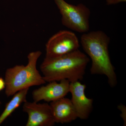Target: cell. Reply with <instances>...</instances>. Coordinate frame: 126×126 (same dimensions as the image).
<instances>
[{
  "instance_id": "obj_12",
  "label": "cell",
  "mask_w": 126,
  "mask_h": 126,
  "mask_svg": "<svg viewBox=\"0 0 126 126\" xmlns=\"http://www.w3.org/2000/svg\"><path fill=\"white\" fill-rule=\"evenodd\" d=\"M126 0H107V5H115L121 2H126Z\"/></svg>"
},
{
  "instance_id": "obj_2",
  "label": "cell",
  "mask_w": 126,
  "mask_h": 126,
  "mask_svg": "<svg viewBox=\"0 0 126 126\" xmlns=\"http://www.w3.org/2000/svg\"><path fill=\"white\" fill-rule=\"evenodd\" d=\"M89 61L87 55L78 49L56 58H45L40 69L46 82L64 79L73 82L83 79Z\"/></svg>"
},
{
  "instance_id": "obj_1",
  "label": "cell",
  "mask_w": 126,
  "mask_h": 126,
  "mask_svg": "<svg viewBox=\"0 0 126 126\" xmlns=\"http://www.w3.org/2000/svg\"><path fill=\"white\" fill-rule=\"evenodd\" d=\"M110 42L109 37L101 31L84 33L81 38L83 49L92 60L90 73L106 76L109 86L113 88L117 84V79L109 55Z\"/></svg>"
},
{
  "instance_id": "obj_10",
  "label": "cell",
  "mask_w": 126,
  "mask_h": 126,
  "mask_svg": "<svg viewBox=\"0 0 126 126\" xmlns=\"http://www.w3.org/2000/svg\"><path fill=\"white\" fill-rule=\"evenodd\" d=\"M29 88L18 91L14 94L11 100L6 104L3 112L0 115V125L23 103L27 101Z\"/></svg>"
},
{
  "instance_id": "obj_9",
  "label": "cell",
  "mask_w": 126,
  "mask_h": 126,
  "mask_svg": "<svg viewBox=\"0 0 126 126\" xmlns=\"http://www.w3.org/2000/svg\"><path fill=\"white\" fill-rule=\"evenodd\" d=\"M55 123H69L78 118V115L69 98H62L50 104Z\"/></svg>"
},
{
  "instance_id": "obj_5",
  "label": "cell",
  "mask_w": 126,
  "mask_h": 126,
  "mask_svg": "<svg viewBox=\"0 0 126 126\" xmlns=\"http://www.w3.org/2000/svg\"><path fill=\"white\" fill-rule=\"evenodd\" d=\"M79 40L73 32L67 30L59 31L50 38L46 45V58L61 57L79 49Z\"/></svg>"
},
{
  "instance_id": "obj_4",
  "label": "cell",
  "mask_w": 126,
  "mask_h": 126,
  "mask_svg": "<svg viewBox=\"0 0 126 126\" xmlns=\"http://www.w3.org/2000/svg\"><path fill=\"white\" fill-rule=\"evenodd\" d=\"M62 16V24L68 28L80 33H86L90 28V11L83 4H70L64 0H54Z\"/></svg>"
},
{
  "instance_id": "obj_14",
  "label": "cell",
  "mask_w": 126,
  "mask_h": 126,
  "mask_svg": "<svg viewBox=\"0 0 126 126\" xmlns=\"http://www.w3.org/2000/svg\"><path fill=\"white\" fill-rule=\"evenodd\" d=\"M1 104V102L0 101V107Z\"/></svg>"
},
{
  "instance_id": "obj_3",
  "label": "cell",
  "mask_w": 126,
  "mask_h": 126,
  "mask_svg": "<svg viewBox=\"0 0 126 126\" xmlns=\"http://www.w3.org/2000/svg\"><path fill=\"white\" fill-rule=\"evenodd\" d=\"M42 53L36 51L30 53L26 65H16L7 69L5 73V93L7 97L25 89L46 83L36 68L38 59Z\"/></svg>"
},
{
  "instance_id": "obj_7",
  "label": "cell",
  "mask_w": 126,
  "mask_h": 126,
  "mask_svg": "<svg viewBox=\"0 0 126 126\" xmlns=\"http://www.w3.org/2000/svg\"><path fill=\"white\" fill-rule=\"evenodd\" d=\"M86 84L81 83L79 81L70 83L69 93L72 95L70 100L78 118L82 120L88 118L93 109V99L86 96Z\"/></svg>"
},
{
  "instance_id": "obj_6",
  "label": "cell",
  "mask_w": 126,
  "mask_h": 126,
  "mask_svg": "<svg viewBox=\"0 0 126 126\" xmlns=\"http://www.w3.org/2000/svg\"><path fill=\"white\" fill-rule=\"evenodd\" d=\"M23 111L28 116L26 126H52L55 124L50 104L34 102L24 103Z\"/></svg>"
},
{
  "instance_id": "obj_11",
  "label": "cell",
  "mask_w": 126,
  "mask_h": 126,
  "mask_svg": "<svg viewBox=\"0 0 126 126\" xmlns=\"http://www.w3.org/2000/svg\"><path fill=\"white\" fill-rule=\"evenodd\" d=\"M118 108L121 111V117L124 121V125H126V107L124 105L122 104L118 106Z\"/></svg>"
},
{
  "instance_id": "obj_8",
  "label": "cell",
  "mask_w": 126,
  "mask_h": 126,
  "mask_svg": "<svg viewBox=\"0 0 126 126\" xmlns=\"http://www.w3.org/2000/svg\"><path fill=\"white\" fill-rule=\"evenodd\" d=\"M49 83L33 91L32 95L34 102H38L43 100L51 102L65 97L69 93L70 82L67 80H61L60 83L57 81Z\"/></svg>"
},
{
  "instance_id": "obj_13",
  "label": "cell",
  "mask_w": 126,
  "mask_h": 126,
  "mask_svg": "<svg viewBox=\"0 0 126 126\" xmlns=\"http://www.w3.org/2000/svg\"><path fill=\"white\" fill-rule=\"evenodd\" d=\"M5 88V82L2 78L0 77V92H1Z\"/></svg>"
}]
</instances>
